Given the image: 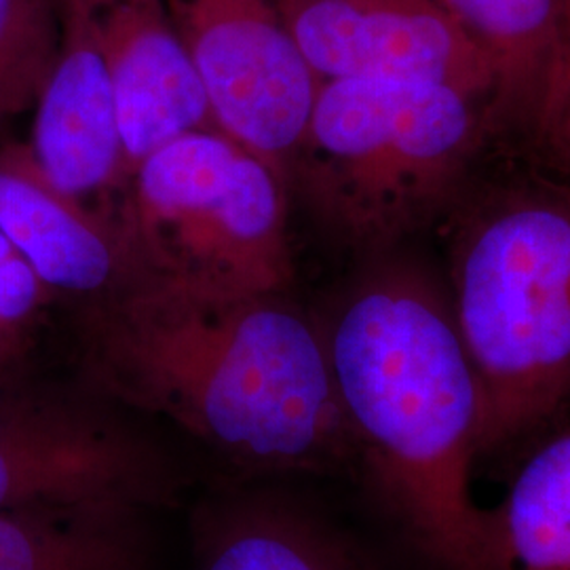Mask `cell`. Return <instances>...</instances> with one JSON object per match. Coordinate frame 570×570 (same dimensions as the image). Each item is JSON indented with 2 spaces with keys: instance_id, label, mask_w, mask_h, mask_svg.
<instances>
[{
  "instance_id": "6da1fadb",
  "label": "cell",
  "mask_w": 570,
  "mask_h": 570,
  "mask_svg": "<svg viewBox=\"0 0 570 570\" xmlns=\"http://www.w3.org/2000/svg\"><path fill=\"white\" fill-rule=\"evenodd\" d=\"M91 381L252 465H322L355 450L322 324L285 294L127 275L82 308Z\"/></svg>"
},
{
  "instance_id": "7a4b0ae2",
  "label": "cell",
  "mask_w": 570,
  "mask_h": 570,
  "mask_svg": "<svg viewBox=\"0 0 570 570\" xmlns=\"http://www.w3.org/2000/svg\"><path fill=\"white\" fill-rule=\"evenodd\" d=\"M322 332L355 450L416 546L442 570H505L499 510L471 492L482 395L449 289L376 266Z\"/></svg>"
},
{
  "instance_id": "3957f363",
  "label": "cell",
  "mask_w": 570,
  "mask_h": 570,
  "mask_svg": "<svg viewBox=\"0 0 570 570\" xmlns=\"http://www.w3.org/2000/svg\"><path fill=\"white\" fill-rule=\"evenodd\" d=\"M461 212L446 289L480 383V459L570 406V180L527 176Z\"/></svg>"
},
{
  "instance_id": "277c9868",
  "label": "cell",
  "mask_w": 570,
  "mask_h": 570,
  "mask_svg": "<svg viewBox=\"0 0 570 570\" xmlns=\"http://www.w3.org/2000/svg\"><path fill=\"white\" fill-rule=\"evenodd\" d=\"M489 136L487 100L459 87L322 81L287 184L334 237L383 252L449 209Z\"/></svg>"
},
{
  "instance_id": "5b68a950",
  "label": "cell",
  "mask_w": 570,
  "mask_h": 570,
  "mask_svg": "<svg viewBox=\"0 0 570 570\" xmlns=\"http://www.w3.org/2000/svg\"><path fill=\"white\" fill-rule=\"evenodd\" d=\"M284 178L223 131H188L125 178L112 223L127 275L285 294L294 279Z\"/></svg>"
},
{
  "instance_id": "8992f818",
  "label": "cell",
  "mask_w": 570,
  "mask_h": 570,
  "mask_svg": "<svg viewBox=\"0 0 570 570\" xmlns=\"http://www.w3.org/2000/svg\"><path fill=\"white\" fill-rule=\"evenodd\" d=\"M218 129L287 184L320 85L275 0H165Z\"/></svg>"
},
{
  "instance_id": "52a82bcc",
  "label": "cell",
  "mask_w": 570,
  "mask_h": 570,
  "mask_svg": "<svg viewBox=\"0 0 570 570\" xmlns=\"http://www.w3.org/2000/svg\"><path fill=\"white\" fill-rule=\"evenodd\" d=\"M320 81L442 82L487 100L489 66L440 0H275Z\"/></svg>"
},
{
  "instance_id": "ba28073f",
  "label": "cell",
  "mask_w": 570,
  "mask_h": 570,
  "mask_svg": "<svg viewBox=\"0 0 570 570\" xmlns=\"http://www.w3.org/2000/svg\"><path fill=\"white\" fill-rule=\"evenodd\" d=\"M150 454L81 410L0 391V511L119 508L155 487Z\"/></svg>"
},
{
  "instance_id": "9c48e42d",
  "label": "cell",
  "mask_w": 570,
  "mask_h": 570,
  "mask_svg": "<svg viewBox=\"0 0 570 570\" xmlns=\"http://www.w3.org/2000/svg\"><path fill=\"white\" fill-rule=\"evenodd\" d=\"M87 21L117 96L125 178L188 131L218 129L165 0H70Z\"/></svg>"
},
{
  "instance_id": "30bf717a",
  "label": "cell",
  "mask_w": 570,
  "mask_h": 570,
  "mask_svg": "<svg viewBox=\"0 0 570 570\" xmlns=\"http://www.w3.org/2000/svg\"><path fill=\"white\" fill-rule=\"evenodd\" d=\"M35 110L28 146L42 174L85 205L119 197L125 150L117 96L94 35L70 0H61L60 49Z\"/></svg>"
},
{
  "instance_id": "8fae6325",
  "label": "cell",
  "mask_w": 570,
  "mask_h": 570,
  "mask_svg": "<svg viewBox=\"0 0 570 570\" xmlns=\"http://www.w3.org/2000/svg\"><path fill=\"white\" fill-rule=\"evenodd\" d=\"M0 233L56 296L89 303L127 277L112 220L51 183L28 144L0 148Z\"/></svg>"
},
{
  "instance_id": "7c38bea8",
  "label": "cell",
  "mask_w": 570,
  "mask_h": 570,
  "mask_svg": "<svg viewBox=\"0 0 570 570\" xmlns=\"http://www.w3.org/2000/svg\"><path fill=\"white\" fill-rule=\"evenodd\" d=\"M489 66L490 136L530 138L562 41V0H440Z\"/></svg>"
},
{
  "instance_id": "4fadbf2b",
  "label": "cell",
  "mask_w": 570,
  "mask_h": 570,
  "mask_svg": "<svg viewBox=\"0 0 570 570\" xmlns=\"http://www.w3.org/2000/svg\"><path fill=\"white\" fill-rule=\"evenodd\" d=\"M119 508L0 511V570H131Z\"/></svg>"
},
{
  "instance_id": "5bb4252c",
  "label": "cell",
  "mask_w": 570,
  "mask_h": 570,
  "mask_svg": "<svg viewBox=\"0 0 570 570\" xmlns=\"http://www.w3.org/2000/svg\"><path fill=\"white\" fill-rule=\"evenodd\" d=\"M499 522L505 570H570V428L530 456Z\"/></svg>"
},
{
  "instance_id": "9a60e30c",
  "label": "cell",
  "mask_w": 570,
  "mask_h": 570,
  "mask_svg": "<svg viewBox=\"0 0 570 570\" xmlns=\"http://www.w3.org/2000/svg\"><path fill=\"white\" fill-rule=\"evenodd\" d=\"M202 570H367L315 522L292 511H245L216 532Z\"/></svg>"
},
{
  "instance_id": "2e32d148",
  "label": "cell",
  "mask_w": 570,
  "mask_h": 570,
  "mask_svg": "<svg viewBox=\"0 0 570 570\" xmlns=\"http://www.w3.org/2000/svg\"><path fill=\"white\" fill-rule=\"evenodd\" d=\"M60 37L61 0H0V121L37 104Z\"/></svg>"
},
{
  "instance_id": "e0dca14e",
  "label": "cell",
  "mask_w": 570,
  "mask_h": 570,
  "mask_svg": "<svg viewBox=\"0 0 570 570\" xmlns=\"http://www.w3.org/2000/svg\"><path fill=\"white\" fill-rule=\"evenodd\" d=\"M53 296L0 233V374L23 357L42 308Z\"/></svg>"
},
{
  "instance_id": "ac0fdd59",
  "label": "cell",
  "mask_w": 570,
  "mask_h": 570,
  "mask_svg": "<svg viewBox=\"0 0 570 570\" xmlns=\"http://www.w3.org/2000/svg\"><path fill=\"white\" fill-rule=\"evenodd\" d=\"M570 180V0H562V41L530 138Z\"/></svg>"
}]
</instances>
